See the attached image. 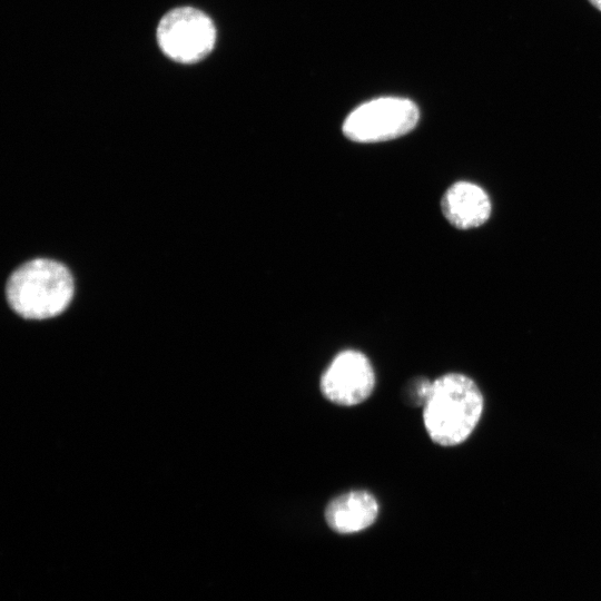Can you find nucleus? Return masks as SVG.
<instances>
[{
	"mask_svg": "<svg viewBox=\"0 0 601 601\" xmlns=\"http://www.w3.org/2000/svg\"><path fill=\"white\" fill-rule=\"evenodd\" d=\"M10 307L21 317L46 319L61 314L73 295V279L59 262L36 258L18 267L7 288Z\"/></svg>",
	"mask_w": 601,
	"mask_h": 601,
	"instance_id": "f03ea898",
	"label": "nucleus"
},
{
	"mask_svg": "<svg viewBox=\"0 0 601 601\" xmlns=\"http://www.w3.org/2000/svg\"><path fill=\"white\" fill-rule=\"evenodd\" d=\"M156 38L160 50L171 60L194 63L208 56L216 41V28L203 11L179 7L158 23Z\"/></svg>",
	"mask_w": 601,
	"mask_h": 601,
	"instance_id": "7ed1b4c3",
	"label": "nucleus"
},
{
	"mask_svg": "<svg viewBox=\"0 0 601 601\" xmlns=\"http://www.w3.org/2000/svg\"><path fill=\"white\" fill-rule=\"evenodd\" d=\"M483 395L472 378L447 373L432 382L423 405V422L431 440L442 446L464 442L483 412Z\"/></svg>",
	"mask_w": 601,
	"mask_h": 601,
	"instance_id": "f257e3e1",
	"label": "nucleus"
},
{
	"mask_svg": "<svg viewBox=\"0 0 601 601\" xmlns=\"http://www.w3.org/2000/svg\"><path fill=\"white\" fill-rule=\"evenodd\" d=\"M444 217L459 229H471L484 224L491 215V201L479 186L459 181L442 198Z\"/></svg>",
	"mask_w": 601,
	"mask_h": 601,
	"instance_id": "423d86ee",
	"label": "nucleus"
},
{
	"mask_svg": "<svg viewBox=\"0 0 601 601\" xmlns=\"http://www.w3.org/2000/svg\"><path fill=\"white\" fill-rule=\"evenodd\" d=\"M416 105L404 98L382 97L355 108L343 124L344 135L357 142L394 139L411 131L417 124Z\"/></svg>",
	"mask_w": 601,
	"mask_h": 601,
	"instance_id": "20e7f679",
	"label": "nucleus"
},
{
	"mask_svg": "<svg viewBox=\"0 0 601 601\" xmlns=\"http://www.w3.org/2000/svg\"><path fill=\"white\" fill-rule=\"evenodd\" d=\"M378 514L376 499L366 491H351L332 500L325 509L328 526L343 534L359 532L374 523Z\"/></svg>",
	"mask_w": 601,
	"mask_h": 601,
	"instance_id": "0eeeda50",
	"label": "nucleus"
},
{
	"mask_svg": "<svg viewBox=\"0 0 601 601\" xmlns=\"http://www.w3.org/2000/svg\"><path fill=\"white\" fill-rule=\"evenodd\" d=\"M375 386L373 366L365 354L355 349L338 353L321 377V392L332 403L353 406L365 401Z\"/></svg>",
	"mask_w": 601,
	"mask_h": 601,
	"instance_id": "39448f33",
	"label": "nucleus"
},
{
	"mask_svg": "<svg viewBox=\"0 0 601 601\" xmlns=\"http://www.w3.org/2000/svg\"><path fill=\"white\" fill-rule=\"evenodd\" d=\"M411 383L412 384L407 391L410 402L414 403L415 405H424L430 394L432 383L424 377L415 378Z\"/></svg>",
	"mask_w": 601,
	"mask_h": 601,
	"instance_id": "6e6552de",
	"label": "nucleus"
},
{
	"mask_svg": "<svg viewBox=\"0 0 601 601\" xmlns=\"http://www.w3.org/2000/svg\"><path fill=\"white\" fill-rule=\"evenodd\" d=\"M597 9L601 11V0H589Z\"/></svg>",
	"mask_w": 601,
	"mask_h": 601,
	"instance_id": "1a4fd4ad",
	"label": "nucleus"
}]
</instances>
